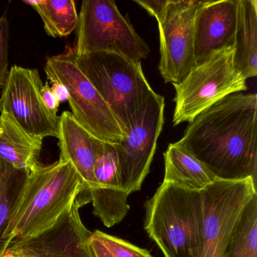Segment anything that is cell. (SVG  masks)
<instances>
[{"instance_id": "1", "label": "cell", "mask_w": 257, "mask_h": 257, "mask_svg": "<svg viewBox=\"0 0 257 257\" xmlns=\"http://www.w3.org/2000/svg\"><path fill=\"white\" fill-rule=\"evenodd\" d=\"M257 95L230 94L198 114L176 144L218 179L257 178Z\"/></svg>"}, {"instance_id": "2", "label": "cell", "mask_w": 257, "mask_h": 257, "mask_svg": "<svg viewBox=\"0 0 257 257\" xmlns=\"http://www.w3.org/2000/svg\"><path fill=\"white\" fill-rule=\"evenodd\" d=\"M82 193V180L70 162L37 165L28 173L3 236L7 247L49 229Z\"/></svg>"}, {"instance_id": "3", "label": "cell", "mask_w": 257, "mask_h": 257, "mask_svg": "<svg viewBox=\"0 0 257 257\" xmlns=\"http://www.w3.org/2000/svg\"><path fill=\"white\" fill-rule=\"evenodd\" d=\"M144 207V228L165 257H198L203 223L201 192L163 182Z\"/></svg>"}, {"instance_id": "4", "label": "cell", "mask_w": 257, "mask_h": 257, "mask_svg": "<svg viewBox=\"0 0 257 257\" xmlns=\"http://www.w3.org/2000/svg\"><path fill=\"white\" fill-rule=\"evenodd\" d=\"M75 60L109 106L125 136L141 106L155 93L144 76L141 62L109 52H75Z\"/></svg>"}, {"instance_id": "5", "label": "cell", "mask_w": 257, "mask_h": 257, "mask_svg": "<svg viewBox=\"0 0 257 257\" xmlns=\"http://www.w3.org/2000/svg\"><path fill=\"white\" fill-rule=\"evenodd\" d=\"M234 46L212 54L180 83L176 95L173 124L191 122L198 114L230 94L247 90L246 79L234 65Z\"/></svg>"}, {"instance_id": "6", "label": "cell", "mask_w": 257, "mask_h": 257, "mask_svg": "<svg viewBox=\"0 0 257 257\" xmlns=\"http://www.w3.org/2000/svg\"><path fill=\"white\" fill-rule=\"evenodd\" d=\"M76 55L109 52L135 62L150 54L144 40L112 0H84L77 25Z\"/></svg>"}, {"instance_id": "7", "label": "cell", "mask_w": 257, "mask_h": 257, "mask_svg": "<svg viewBox=\"0 0 257 257\" xmlns=\"http://www.w3.org/2000/svg\"><path fill=\"white\" fill-rule=\"evenodd\" d=\"M45 72L49 81H58L67 88L68 102L76 121L94 136L115 144L123 138L122 131L106 102L79 70L73 48L49 57Z\"/></svg>"}, {"instance_id": "8", "label": "cell", "mask_w": 257, "mask_h": 257, "mask_svg": "<svg viewBox=\"0 0 257 257\" xmlns=\"http://www.w3.org/2000/svg\"><path fill=\"white\" fill-rule=\"evenodd\" d=\"M203 223L198 257H223L236 225L252 197L257 195L252 178H216L201 191Z\"/></svg>"}, {"instance_id": "9", "label": "cell", "mask_w": 257, "mask_h": 257, "mask_svg": "<svg viewBox=\"0 0 257 257\" xmlns=\"http://www.w3.org/2000/svg\"><path fill=\"white\" fill-rule=\"evenodd\" d=\"M165 97L155 92L141 106L121 141L115 144L121 186L128 196L141 190L150 171L164 125Z\"/></svg>"}, {"instance_id": "10", "label": "cell", "mask_w": 257, "mask_h": 257, "mask_svg": "<svg viewBox=\"0 0 257 257\" xmlns=\"http://www.w3.org/2000/svg\"><path fill=\"white\" fill-rule=\"evenodd\" d=\"M201 1L169 0L156 19L159 31V70L165 83L179 84L196 67L194 20Z\"/></svg>"}, {"instance_id": "11", "label": "cell", "mask_w": 257, "mask_h": 257, "mask_svg": "<svg viewBox=\"0 0 257 257\" xmlns=\"http://www.w3.org/2000/svg\"><path fill=\"white\" fill-rule=\"evenodd\" d=\"M43 85L38 70L13 66L3 87L0 112L10 115L30 135L58 138L60 116L43 103Z\"/></svg>"}, {"instance_id": "12", "label": "cell", "mask_w": 257, "mask_h": 257, "mask_svg": "<svg viewBox=\"0 0 257 257\" xmlns=\"http://www.w3.org/2000/svg\"><path fill=\"white\" fill-rule=\"evenodd\" d=\"M78 199L49 229L41 234L13 242L6 254L15 257H91V231L81 219Z\"/></svg>"}, {"instance_id": "13", "label": "cell", "mask_w": 257, "mask_h": 257, "mask_svg": "<svg viewBox=\"0 0 257 257\" xmlns=\"http://www.w3.org/2000/svg\"><path fill=\"white\" fill-rule=\"evenodd\" d=\"M238 0L201 1L194 20V54L199 65L217 51L234 45Z\"/></svg>"}, {"instance_id": "14", "label": "cell", "mask_w": 257, "mask_h": 257, "mask_svg": "<svg viewBox=\"0 0 257 257\" xmlns=\"http://www.w3.org/2000/svg\"><path fill=\"white\" fill-rule=\"evenodd\" d=\"M58 139L60 160L70 162L82 180L83 193L77 198L82 207L91 202L90 192L95 186L94 163L106 142L84 128L69 111L60 116Z\"/></svg>"}, {"instance_id": "15", "label": "cell", "mask_w": 257, "mask_h": 257, "mask_svg": "<svg viewBox=\"0 0 257 257\" xmlns=\"http://www.w3.org/2000/svg\"><path fill=\"white\" fill-rule=\"evenodd\" d=\"M94 176L95 186L90 192L93 213L110 228L122 221L130 210L120 180L115 144L105 143L94 163Z\"/></svg>"}, {"instance_id": "16", "label": "cell", "mask_w": 257, "mask_h": 257, "mask_svg": "<svg viewBox=\"0 0 257 257\" xmlns=\"http://www.w3.org/2000/svg\"><path fill=\"white\" fill-rule=\"evenodd\" d=\"M0 159L16 169L31 172L39 164L43 139L25 132L10 115L1 113Z\"/></svg>"}, {"instance_id": "17", "label": "cell", "mask_w": 257, "mask_h": 257, "mask_svg": "<svg viewBox=\"0 0 257 257\" xmlns=\"http://www.w3.org/2000/svg\"><path fill=\"white\" fill-rule=\"evenodd\" d=\"M234 65L247 79L257 75V1L238 0Z\"/></svg>"}, {"instance_id": "18", "label": "cell", "mask_w": 257, "mask_h": 257, "mask_svg": "<svg viewBox=\"0 0 257 257\" xmlns=\"http://www.w3.org/2000/svg\"><path fill=\"white\" fill-rule=\"evenodd\" d=\"M164 183L201 192L216 179L204 164L176 143L168 145L164 153Z\"/></svg>"}, {"instance_id": "19", "label": "cell", "mask_w": 257, "mask_h": 257, "mask_svg": "<svg viewBox=\"0 0 257 257\" xmlns=\"http://www.w3.org/2000/svg\"><path fill=\"white\" fill-rule=\"evenodd\" d=\"M23 3L38 13L50 37H68L77 28L79 15L73 0H24Z\"/></svg>"}, {"instance_id": "20", "label": "cell", "mask_w": 257, "mask_h": 257, "mask_svg": "<svg viewBox=\"0 0 257 257\" xmlns=\"http://www.w3.org/2000/svg\"><path fill=\"white\" fill-rule=\"evenodd\" d=\"M28 174L0 159V257L7 249L3 236Z\"/></svg>"}, {"instance_id": "21", "label": "cell", "mask_w": 257, "mask_h": 257, "mask_svg": "<svg viewBox=\"0 0 257 257\" xmlns=\"http://www.w3.org/2000/svg\"><path fill=\"white\" fill-rule=\"evenodd\" d=\"M223 257H257V195L245 207Z\"/></svg>"}, {"instance_id": "22", "label": "cell", "mask_w": 257, "mask_h": 257, "mask_svg": "<svg viewBox=\"0 0 257 257\" xmlns=\"http://www.w3.org/2000/svg\"><path fill=\"white\" fill-rule=\"evenodd\" d=\"M95 232L113 257H153L147 249L138 247L119 237L99 230H96Z\"/></svg>"}, {"instance_id": "23", "label": "cell", "mask_w": 257, "mask_h": 257, "mask_svg": "<svg viewBox=\"0 0 257 257\" xmlns=\"http://www.w3.org/2000/svg\"><path fill=\"white\" fill-rule=\"evenodd\" d=\"M9 22L7 16L0 18V87H4L10 74L9 70Z\"/></svg>"}, {"instance_id": "24", "label": "cell", "mask_w": 257, "mask_h": 257, "mask_svg": "<svg viewBox=\"0 0 257 257\" xmlns=\"http://www.w3.org/2000/svg\"><path fill=\"white\" fill-rule=\"evenodd\" d=\"M135 2L145 9L151 16L157 19L165 11L169 3V0H155V1L135 0Z\"/></svg>"}, {"instance_id": "25", "label": "cell", "mask_w": 257, "mask_h": 257, "mask_svg": "<svg viewBox=\"0 0 257 257\" xmlns=\"http://www.w3.org/2000/svg\"><path fill=\"white\" fill-rule=\"evenodd\" d=\"M90 253L91 257H113L104 246L95 231L91 233L89 240Z\"/></svg>"}, {"instance_id": "26", "label": "cell", "mask_w": 257, "mask_h": 257, "mask_svg": "<svg viewBox=\"0 0 257 257\" xmlns=\"http://www.w3.org/2000/svg\"><path fill=\"white\" fill-rule=\"evenodd\" d=\"M41 97L46 107L54 113L57 114L61 103L54 94L53 91H52V88L49 86V82H46L42 87Z\"/></svg>"}, {"instance_id": "27", "label": "cell", "mask_w": 257, "mask_h": 257, "mask_svg": "<svg viewBox=\"0 0 257 257\" xmlns=\"http://www.w3.org/2000/svg\"><path fill=\"white\" fill-rule=\"evenodd\" d=\"M50 82L52 84V86L51 87L52 91H53L60 103H64L68 100L69 92L67 91V88L58 81H50Z\"/></svg>"}, {"instance_id": "28", "label": "cell", "mask_w": 257, "mask_h": 257, "mask_svg": "<svg viewBox=\"0 0 257 257\" xmlns=\"http://www.w3.org/2000/svg\"><path fill=\"white\" fill-rule=\"evenodd\" d=\"M1 132H2V122H1V119H0V135H1Z\"/></svg>"}, {"instance_id": "29", "label": "cell", "mask_w": 257, "mask_h": 257, "mask_svg": "<svg viewBox=\"0 0 257 257\" xmlns=\"http://www.w3.org/2000/svg\"><path fill=\"white\" fill-rule=\"evenodd\" d=\"M3 257H15L13 256V255H8V254H4V256Z\"/></svg>"}]
</instances>
